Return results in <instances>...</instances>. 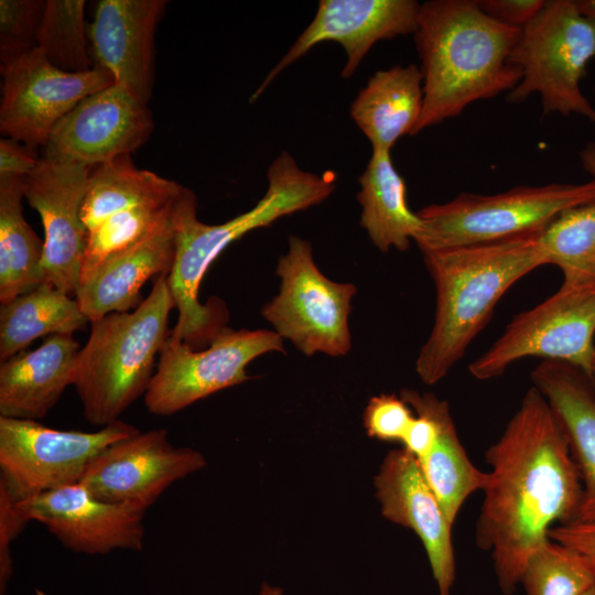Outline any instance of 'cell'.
I'll list each match as a JSON object with an SVG mask.
<instances>
[{
  "instance_id": "15",
  "label": "cell",
  "mask_w": 595,
  "mask_h": 595,
  "mask_svg": "<svg viewBox=\"0 0 595 595\" xmlns=\"http://www.w3.org/2000/svg\"><path fill=\"white\" fill-rule=\"evenodd\" d=\"M90 170L42 156L24 181V197L40 214L44 228L45 280L67 294L75 293L79 284L85 257L87 230L82 207Z\"/></svg>"
},
{
  "instance_id": "20",
  "label": "cell",
  "mask_w": 595,
  "mask_h": 595,
  "mask_svg": "<svg viewBox=\"0 0 595 595\" xmlns=\"http://www.w3.org/2000/svg\"><path fill=\"white\" fill-rule=\"evenodd\" d=\"M531 379L558 418L580 475L582 500L573 522L595 521V386L581 369L556 360H542Z\"/></svg>"
},
{
  "instance_id": "23",
  "label": "cell",
  "mask_w": 595,
  "mask_h": 595,
  "mask_svg": "<svg viewBox=\"0 0 595 595\" xmlns=\"http://www.w3.org/2000/svg\"><path fill=\"white\" fill-rule=\"evenodd\" d=\"M423 110V77L414 64L377 71L350 105L349 113L372 150L390 151L414 136Z\"/></svg>"
},
{
  "instance_id": "7",
  "label": "cell",
  "mask_w": 595,
  "mask_h": 595,
  "mask_svg": "<svg viewBox=\"0 0 595 595\" xmlns=\"http://www.w3.org/2000/svg\"><path fill=\"white\" fill-rule=\"evenodd\" d=\"M595 56V23L578 12L574 0H549L528 23L509 62L521 69V80L508 93L518 104L539 94L543 115L572 113L595 122V108L584 96L581 80Z\"/></svg>"
},
{
  "instance_id": "9",
  "label": "cell",
  "mask_w": 595,
  "mask_h": 595,
  "mask_svg": "<svg viewBox=\"0 0 595 595\" xmlns=\"http://www.w3.org/2000/svg\"><path fill=\"white\" fill-rule=\"evenodd\" d=\"M138 432L122 420L95 432H83L0 416V485L21 501L78 484L105 448Z\"/></svg>"
},
{
  "instance_id": "14",
  "label": "cell",
  "mask_w": 595,
  "mask_h": 595,
  "mask_svg": "<svg viewBox=\"0 0 595 595\" xmlns=\"http://www.w3.org/2000/svg\"><path fill=\"white\" fill-rule=\"evenodd\" d=\"M153 130L148 104L111 84L84 98L58 122L43 158L93 169L130 155Z\"/></svg>"
},
{
  "instance_id": "16",
  "label": "cell",
  "mask_w": 595,
  "mask_h": 595,
  "mask_svg": "<svg viewBox=\"0 0 595 595\" xmlns=\"http://www.w3.org/2000/svg\"><path fill=\"white\" fill-rule=\"evenodd\" d=\"M420 6L415 0H321L312 22L268 73L250 101L282 71L322 42L343 46L346 63L342 77H351L374 44L415 33Z\"/></svg>"
},
{
  "instance_id": "30",
  "label": "cell",
  "mask_w": 595,
  "mask_h": 595,
  "mask_svg": "<svg viewBox=\"0 0 595 595\" xmlns=\"http://www.w3.org/2000/svg\"><path fill=\"white\" fill-rule=\"evenodd\" d=\"M181 193L173 198L154 201L118 212L90 229L87 232L79 283L86 281L112 256L169 225Z\"/></svg>"
},
{
  "instance_id": "27",
  "label": "cell",
  "mask_w": 595,
  "mask_h": 595,
  "mask_svg": "<svg viewBox=\"0 0 595 595\" xmlns=\"http://www.w3.org/2000/svg\"><path fill=\"white\" fill-rule=\"evenodd\" d=\"M184 186L137 167L130 155H123L90 170L82 207L87 232L107 217L154 201L177 196Z\"/></svg>"
},
{
  "instance_id": "4",
  "label": "cell",
  "mask_w": 595,
  "mask_h": 595,
  "mask_svg": "<svg viewBox=\"0 0 595 595\" xmlns=\"http://www.w3.org/2000/svg\"><path fill=\"white\" fill-rule=\"evenodd\" d=\"M542 230L485 244L421 251L435 286L431 333L415 361L429 386L442 380L522 277L547 264Z\"/></svg>"
},
{
  "instance_id": "8",
  "label": "cell",
  "mask_w": 595,
  "mask_h": 595,
  "mask_svg": "<svg viewBox=\"0 0 595 595\" xmlns=\"http://www.w3.org/2000/svg\"><path fill=\"white\" fill-rule=\"evenodd\" d=\"M275 273L279 293L261 309L273 331L306 356H345L351 348L348 318L356 285L324 275L311 242L298 236L289 237Z\"/></svg>"
},
{
  "instance_id": "12",
  "label": "cell",
  "mask_w": 595,
  "mask_h": 595,
  "mask_svg": "<svg viewBox=\"0 0 595 595\" xmlns=\"http://www.w3.org/2000/svg\"><path fill=\"white\" fill-rule=\"evenodd\" d=\"M0 131L29 147H44L58 122L84 98L113 84L99 67L64 72L36 47L1 66Z\"/></svg>"
},
{
  "instance_id": "29",
  "label": "cell",
  "mask_w": 595,
  "mask_h": 595,
  "mask_svg": "<svg viewBox=\"0 0 595 595\" xmlns=\"http://www.w3.org/2000/svg\"><path fill=\"white\" fill-rule=\"evenodd\" d=\"M547 264L556 266L561 288H595V201L558 215L542 231Z\"/></svg>"
},
{
  "instance_id": "13",
  "label": "cell",
  "mask_w": 595,
  "mask_h": 595,
  "mask_svg": "<svg viewBox=\"0 0 595 595\" xmlns=\"http://www.w3.org/2000/svg\"><path fill=\"white\" fill-rule=\"evenodd\" d=\"M205 464L201 452L176 447L165 429H152L105 448L79 484L101 501L130 505L145 512L171 485Z\"/></svg>"
},
{
  "instance_id": "31",
  "label": "cell",
  "mask_w": 595,
  "mask_h": 595,
  "mask_svg": "<svg viewBox=\"0 0 595 595\" xmlns=\"http://www.w3.org/2000/svg\"><path fill=\"white\" fill-rule=\"evenodd\" d=\"M520 583L526 595H582L595 584V567L584 554L549 538L529 558Z\"/></svg>"
},
{
  "instance_id": "6",
  "label": "cell",
  "mask_w": 595,
  "mask_h": 595,
  "mask_svg": "<svg viewBox=\"0 0 595 595\" xmlns=\"http://www.w3.org/2000/svg\"><path fill=\"white\" fill-rule=\"evenodd\" d=\"M595 201V178L582 184L516 186L480 195L463 192L416 212L420 251L497 241L544 229L562 212Z\"/></svg>"
},
{
  "instance_id": "11",
  "label": "cell",
  "mask_w": 595,
  "mask_h": 595,
  "mask_svg": "<svg viewBox=\"0 0 595 595\" xmlns=\"http://www.w3.org/2000/svg\"><path fill=\"white\" fill-rule=\"evenodd\" d=\"M284 353L283 339L269 329L225 327L203 349L170 334L162 345L144 405L155 415H171L219 390L249 379L247 366L267 353Z\"/></svg>"
},
{
  "instance_id": "3",
  "label": "cell",
  "mask_w": 595,
  "mask_h": 595,
  "mask_svg": "<svg viewBox=\"0 0 595 595\" xmlns=\"http://www.w3.org/2000/svg\"><path fill=\"white\" fill-rule=\"evenodd\" d=\"M520 33L488 17L477 0L422 3L414 40L423 110L414 134L461 115L475 101L511 91L522 76L509 62Z\"/></svg>"
},
{
  "instance_id": "1",
  "label": "cell",
  "mask_w": 595,
  "mask_h": 595,
  "mask_svg": "<svg viewBox=\"0 0 595 595\" xmlns=\"http://www.w3.org/2000/svg\"><path fill=\"white\" fill-rule=\"evenodd\" d=\"M485 459L491 469L475 540L491 553L501 593L511 595L529 558L549 539V530L575 521L582 484L563 429L534 387Z\"/></svg>"
},
{
  "instance_id": "18",
  "label": "cell",
  "mask_w": 595,
  "mask_h": 595,
  "mask_svg": "<svg viewBox=\"0 0 595 595\" xmlns=\"http://www.w3.org/2000/svg\"><path fill=\"white\" fill-rule=\"evenodd\" d=\"M375 488L382 516L411 529L422 541L439 595H451L456 575L453 526L415 456L404 447L390 451L375 477Z\"/></svg>"
},
{
  "instance_id": "24",
  "label": "cell",
  "mask_w": 595,
  "mask_h": 595,
  "mask_svg": "<svg viewBox=\"0 0 595 595\" xmlns=\"http://www.w3.org/2000/svg\"><path fill=\"white\" fill-rule=\"evenodd\" d=\"M358 182L360 226L372 245L385 253L391 248L407 251L421 232L422 221L408 205L405 182L394 167L390 151L372 150Z\"/></svg>"
},
{
  "instance_id": "40",
  "label": "cell",
  "mask_w": 595,
  "mask_h": 595,
  "mask_svg": "<svg viewBox=\"0 0 595 595\" xmlns=\"http://www.w3.org/2000/svg\"><path fill=\"white\" fill-rule=\"evenodd\" d=\"M575 4L581 15L595 23V0H576Z\"/></svg>"
},
{
  "instance_id": "39",
  "label": "cell",
  "mask_w": 595,
  "mask_h": 595,
  "mask_svg": "<svg viewBox=\"0 0 595 595\" xmlns=\"http://www.w3.org/2000/svg\"><path fill=\"white\" fill-rule=\"evenodd\" d=\"M580 159L583 167L595 178V142H588L580 152Z\"/></svg>"
},
{
  "instance_id": "32",
  "label": "cell",
  "mask_w": 595,
  "mask_h": 595,
  "mask_svg": "<svg viewBox=\"0 0 595 595\" xmlns=\"http://www.w3.org/2000/svg\"><path fill=\"white\" fill-rule=\"evenodd\" d=\"M84 0H47L37 47L55 67L68 73L91 66L85 30Z\"/></svg>"
},
{
  "instance_id": "5",
  "label": "cell",
  "mask_w": 595,
  "mask_h": 595,
  "mask_svg": "<svg viewBox=\"0 0 595 595\" xmlns=\"http://www.w3.org/2000/svg\"><path fill=\"white\" fill-rule=\"evenodd\" d=\"M175 307L167 274L155 279L149 295L132 311L91 322L76 359L74 383L88 423L105 426L147 392L154 364L167 338Z\"/></svg>"
},
{
  "instance_id": "22",
  "label": "cell",
  "mask_w": 595,
  "mask_h": 595,
  "mask_svg": "<svg viewBox=\"0 0 595 595\" xmlns=\"http://www.w3.org/2000/svg\"><path fill=\"white\" fill-rule=\"evenodd\" d=\"M174 253L171 220L152 236L106 260L78 284L75 299L90 323L110 313L134 310L144 300L140 293L143 284L170 273Z\"/></svg>"
},
{
  "instance_id": "19",
  "label": "cell",
  "mask_w": 595,
  "mask_h": 595,
  "mask_svg": "<svg viewBox=\"0 0 595 595\" xmlns=\"http://www.w3.org/2000/svg\"><path fill=\"white\" fill-rule=\"evenodd\" d=\"M164 0H100L89 25L95 67L148 104L154 80L155 31Z\"/></svg>"
},
{
  "instance_id": "10",
  "label": "cell",
  "mask_w": 595,
  "mask_h": 595,
  "mask_svg": "<svg viewBox=\"0 0 595 595\" xmlns=\"http://www.w3.org/2000/svg\"><path fill=\"white\" fill-rule=\"evenodd\" d=\"M594 336L595 288L560 286L543 302L515 315L468 369L475 379L489 380L518 360L538 357L572 365L592 379Z\"/></svg>"
},
{
  "instance_id": "33",
  "label": "cell",
  "mask_w": 595,
  "mask_h": 595,
  "mask_svg": "<svg viewBox=\"0 0 595 595\" xmlns=\"http://www.w3.org/2000/svg\"><path fill=\"white\" fill-rule=\"evenodd\" d=\"M43 0L0 1V61L6 66L37 47Z\"/></svg>"
},
{
  "instance_id": "36",
  "label": "cell",
  "mask_w": 595,
  "mask_h": 595,
  "mask_svg": "<svg viewBox=\"0 0 595 595\" xmlns=\"http://www.w3.org/2000/svg\"><path fill=\"white\" fill-rule=\"evenodd\" d=\"M480 9L506 26L522 30L545 4L544 0H477Z\"/></svg>"
},
{
  "instance_id": "43",
  "label": "cell",
  "mask_w": 595,
  "mask_h": 595,
  "mask_svg": "<svg viewBox=\"0 0 595 595\" xmlns=\"http://www.w3.org/2000/svg\"><path fill=\"white\" fill-rule=\"evenodd\" d=\"M592 379H593V383L595 386V360H594L593 370H592Z\"/></svg>"
},
{
  "instance_id": "37",
  "label": "cell",
  "mask_w": 595,
  "mask_h": 595,
  "mask_svg": "<svg viewBox=\"0 0 595 595\" xmlns=\"http://www.w3.org/2000/svg\"><path fill=\"white\" fill-rule=\"evenodd\" d=\"M40 159L33 147L22 145L10 138L0 140V175L26 177L35 170Z\"/></svg>"
},
{
  "instance_id": "25",
  "label": "cell",
  "mask_w": 595,
  "mask_h": 595,
  "mask_svg": "<svg viewBox=\"0 0 595 595\" xmlns=\"http://www.w3.org/2000/svg\"><path fill=\"white\" fill-rule=\"evenodd\" d=\"M90 323L77 300L43 282L0 306V360L25 350L44 335H73Z\"/></svg>"
},
{
  "instance_id": "26",
  "label": "cell",
  "mask_w": 595,
  "mask_h": 595,
  "mask_svg": "<svg viewBox=\"0 0 595 595\" xmlns=\"http://www.w3.org/2000/svg\"><path fill=\"white\" fill-rule=\"evenodd\" d=\"M25 177L0 175V302L8 303L46 282L44 240L23 216Z\"/></svg>"
},
{
  "instance_id": "42",
  "label": "cell",
  "mask_w": 595,
  "mask_h": 595,
  "mask_svg": "<svg viewBox=\"0 0 595 595\" xmlns=\"http://www.w3.org/2000/svg\"><path fill=\"white\" fill-rule=\"evenodd\" d=\"M582 595H595V584Z\"/></svg>"
},
{
  "instance_id": "21",
  "label": "cell",
  "mask_w": 595,
  "mask_h": 595,
  "mask_svg": "<svg viewBox=\"0 0 595 595\" xmlns=\"http://www.w3.org/2000/svg\"><path fill=\"white\" fill-rule=\"evenodd\" d=\"M79 349L72 335L54 334L37 348L2 361L0 416L43 419L74 383Z\"/></svg>"
},
{
  "instance_id": "17",
  "label": "cell",
  "mask_w": 595,
  "mask_h": 595,
  "mask_svg": "<svg viewBox=\"0 0 595 595\" xmlns=\"http://www.w3.org/2000/svg\"><path fill=\"white\" fill-rule=\"evenodd\" d=\"M28 521H37L67 549L88 555L143 549L144 511L95 498L74 484L17 501Z\"/></svg>"
},
{
  "instance_id": "2",
  "label": "cell",
  "mask_w": 595,
  "mask_h": 595,
  "mask_svg": "<svg viewBox=\"0 0 595 595\" xmlns=\"http://www.w3.org/2000/svg\"><path fill=\"white\" fill-rule=\"evenodd\" d=\"M267 177L264 196L248 212L223 224L202 223L196 196L186 187L176 202L172 217L175 253L167 283L178 315L170 335L194 349L206 348L227 327L228 311L220 299L212 298L207 304L198 300L202 280L215 259L247 232L318 205L335 188L333 173L304 171L286 151L273 160Z\"/></svg>"
},
{
  "instance_id": "28",
  "label": "cell",
  "mask_w": 595,
  "mask_h": 595,
  "mask_svg": "<svg viewBox=\"0 0 595 595\" xmlns=\"http://www.w3.org/2000/svg\"><path fill=\"white\" fill-rule=\"evenodd\" d=\"M436 415L439 421L436 439L430 452L418 462L453 526L466 499L473 493L484 489L487 472L478 469L469 459L446 401L437 400Z\"/></svg>"
},
{
  "instance_id": "38",
  "label": "cell",
  "mask_w": 595,
  "mask_h": 595,
  "mask_svg": "<svg viewBox=\"0 0 595 595\" xmlns=\"http://www.w3.org/2000/svg\"><path fill=\"white\" fill-rule=\"evenodd\" d=\"M548 537L584 554L595 567V521L558 524Z\"/></svg>"
},
{
  "instance_id": "35",
  "label": "cell",
  "mask_w": 595,
  "mask_h": 595,
  "mask_svg": "<svg viewBox=\"0 0 595 595\" xmlns=\"http://www.w3.org/2000/svg\"><path fill=\"white\" fill-rule=\"evenodd\" d=\"M28 522L17 500L0 485V595H6L13 572L10 547Z\"/></svg>"
},
{
  "instance_id": "41",
  "label": "cell",
  "mask_w": 595,
  "mask_h": 595,
  "mask_svg": "<svg viewBox=\"0 0 595 595\" xmlns=\"http://www.w3.org/2000/svg\"><path fill=\"white\" fill-rule=\"evenodd\" d=\"M259 595H283V591L280 587L271 586L264 582L261 585Z\"/></svg>"
},
{
  "instance_id": "34",
  "label": "cell",
  "mask_w": 595,
  "mask_h": 595,
  "mask_svg": "<svg viewBox=\"0 0 595 595\" xmlns=\"http://www.w3.org/2000/svg\"><path fill=\"white\" fill-rule=\"evenodd\" d=\"M414 416V411L401 396L381 393L369 399L363 419L369 437L402 443Z\"/></svg>"
}]
</instances>
